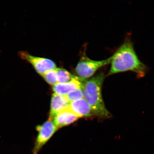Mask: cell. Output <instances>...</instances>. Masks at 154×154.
I'll return each mask as SVG.
<instances>
[{"mask_svg":"<svg viewBox=\"0 0 154 154\" xmlns=\"http://www.w3.org/2000/svg\"><path fill=\"white\" fill-rule=\"evenodd\" d=\"M110 57L111 66L107 76L130 71L141 78L145 76L147 72V66L140 60L129 37Z\"/></svg>","mask_w":154,"mask_h":154,"instance_id":"1","label":"cell"},{"mask_svg":"<svg viewBox=\"0 0 154 154\" xmlns=\"http://www.w3.org/2000/svg\"><path fill=\"white\" fill-rule=\"evenodd\" d=\"M103 72L98 73L83 83L84 99L93 110L95 115L103 118H109L111 115L107 110L102 95V87L105 78Z\"/></svg>","mask_w":154,"mask_h":154,"instance_id":"2","label":"cell"},{"mask_svg":"<svg viewBox=\"0 0 154 154\" xmlns=\"http://www.w3.org/2000/svg\"><path fill=\"white\" fill-rule=\"evenodd\" d=\"M110 57L100 61L92 60L86 55L83 56L75 68L78 76L87 79L92 76L100 69L110 64Z\"/></svg>","mask_w":154,"mask_h":154,"instance_id":"3","label":"cell"},{"mask_svg":"<svg viewBox=\"0 0 154 154\" xmlns=\"http://www.w3.org/2000/svg\"><path fill=\"white\" fill-rule=\"evenodd\" d=\"M19 55L22 59L30 63L41 76L48 71L57 68L55 63L51 59L35 56L26 51H20Z\"/></svg>","mask_w":154,"mask_h":154,"instance_id":"4","label":"cell"},{"mask_svg":"<svg viewBox=\"0 0 154 154\" xmlns=\"http://www.w3.org/2000/svg\"><path fill=\"white\" fill-rule=\"evenodd\" d=\"M37 137L32 151V154H38L54 134L58 130L51 121L48 120L44 124L37 127Z\"/></svg>","mask_w":154,"mask_h":154,"instance_id":"5","label":"cell"},{"mask_svg":"<svg viewBox=\"0 0 154 154\" xmlns=\"http://www.w3.org/2000/svg\"><path fill=\"white\" fill-rule=\"evenodd\" d=\"M86 79H83L79 77L78 79L72 81L65 83H58L53 86L54 93L57 95L66 96L69 93L82 88L83 83Z\"/></svg>","mask_w":154,"mask_h":154,"instance_id":"6","label":"cell"},{"mask_svg":"<svg viewBox=\"0 0 154 154\" xmlns=\"http://www.w3.org/2000/svg\"><path fill=\"white\" fill-rule=\"evenodd\" d=\"M70 103L66 96L53 94L52 96L49 120L51 121L57 113L67 109Z\"/></svg>","mask_w":154,"mask_h":154,"instance_id":"7","label":"cell"},{"mask_svg":"<svg viewBox=\"0 0 154 154\" xmlns=\"http://www.w3.org/2000/svg\"><path fill=\"white\" fill-rule=\"evenodd\" d=\"M67 109L79 118L95 115L91 107L84 98L71 102Z\"/></svg>","mask_w":154,"mask_h":154,"instance_id":"8","label":"cell"},{"mask_svg":"<svg viewBox=\"0 0 154 154\" xmlns=\"http://www.w3.org/2000/svg\"><path fill=\"white\" fill-rule=\"evenodd\" d=\"M79 117L69 109H66L57 113L54 117L52 122L57 129L75 122Z\"/></svg>","mask_w":154,"mask_h":154,"instance_id":"9","label":"cell"},{"mask_svg":"<svg viewBox=\"0 0 154 154\" xmlns=\"http://www.w3.org/2000/svg\"><path fill=\"white\" fill-rule=\"evenodd\" d=\"M56 72L58 83H65L78 79L79 77L71 74L64 69L57 68Z\"/></svg>","mask_w":154,"mask_h":154,"instance_id":"10","label":"cell"},{"mask_svg":"<svg viewBox=\"0 0 154 154\" xmlns=\"http://www.w3.org/2000/svg\"><path fill=\"white\" fill-rule=\"evenodd\" d=\"M56 69L48 71L42 75L48 84L53 86L58 83Z\"/></svg>","mask_w":154,"mask_h":154,"instance_id":"11","label":"cell"},{"mask_svg":"<svg viewBox=\"0 0 154 154\" xmlns=\"http://www.w3.org/2000/svg\"><path fill=\"white\" fill-rule=\"evenodd\" d=\"M69 101L71 102L78 101L84 98V93L82 88H79L66 95Z\"/></svg>","mask_w":154,"mask_h":154,"instance_id":"12","label":"cell"}]
</instances>
